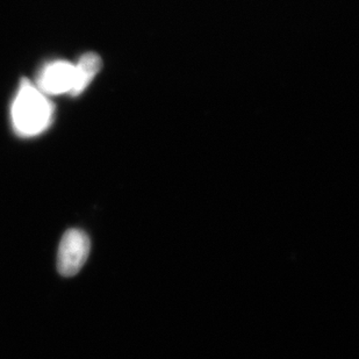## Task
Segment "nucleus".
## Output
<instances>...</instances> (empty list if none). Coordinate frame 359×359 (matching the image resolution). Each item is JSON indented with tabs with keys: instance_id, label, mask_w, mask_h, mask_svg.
Listing matches in <instances>:
<instances>
[{
	"instance_id": "obj_4",
	"label": "nucleus",
	"mask_w": 359,
	"mask_h": 359,
	"mask_svg": "<svg viewBox=\"0 0 359 359\" xmlns=\"http://www.w3.org/2000/svg\"><path fill=\"white\" fill-rule=\"evenodd\" d=\"M102 65V58L95 53H88L79 58V61L75 65V86L72 92V97H77L85 91V88L98 75Z\"/></svg>"
},
{
	"instance_id": "obj_3",
	"label": "nucleus",
	"mask_w": 359,
	"mask_h": 359,
	"mask_svg": "<svg viewBox=\"0 0 359 359\" xmlns=\"http://www.w3.org/2000/svg\"><path fill=\"white\" fill-rule=\"evenodd\" d=\"M75 65L68 61H54L44 65L39 74L36 86L44 95H72L75 86Z\"/></svg>"
},
{
	"instance_id": "obj_1",
	"label": "nucleus",
	"mask_w": 359,
	"mask_h": 359,
	"mask_svg": "<svg viewBox=\"0 0 359 359\" xmlns=\"http://www.w3.org/2000/svg\"><path fill=\"white\" fill-rule=\"evenodd\" d=\"M12 126L21 137H35L46 132L54 120V105L36 85L21 81L11 107Z\"/></svg>"
},
{
	"instance_id": "obj_2",
	"label": "nucleus",
	"mask_w": 359,
	"mask_h": 359,
	"mask_svg": "<svg viewBox=\"0 0 359 359\" xmlns=\"http://www.w3.org/2000/svg\"><path fill=\"white\" fill-rule=\"evenodd\" d=\"M91 242L81 229H69L58 247L57 270L63 277H74L88 261Z\"/></svg>"
}]
</instances>
